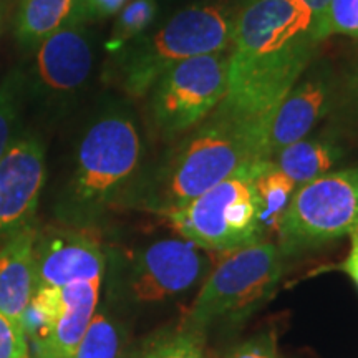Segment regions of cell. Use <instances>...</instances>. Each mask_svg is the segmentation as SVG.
<instances>
[{
    "mask_svg": "<svg viewBox=\"0 0 358 358\" xmlns=\"http://www.w3.org/2000/svg\"><path fill=\"white\" fill-rule=\"evenodd\" d=\"M261 161H272L267 155V133L216 108L166 156L148 204L164 216Z\"/></svg>",
    "mask_w": 358,
    "mask_h": 358,
    "instance_id": "1",
    "label": "cell"
},
{
    "mask_svg": "<svg viewBox=\"0 0 358 358\" xmlns=\"http://www.w3.org/2000/svg\"><path fill=\"white\" fill-rule=\"evenodd\" d=\"M141 161V138L133 116L110 108L90 124L75 168L58 196L55 214L66 226L93 227L131 181Z\"/></svg>",
    "mask_w": 358,
    "mask_h": 358,
    "instance_id": "2",
    "label": "cell"
},
{
    "mask_svg": "<svg viewBox=\"0 0 358 358\" xmlns=\"http://www.w3.org/2000/svg\"><path fill=\"white\" fill-rule=\"evenodd\" d=\"M236 12L221 3L182 8L151 35H141L115 57L116 77L133 98H145L163 73L192 57L231 50Z\"/></svg>",
    "mask_w": 358,
    "mask_h": 358,
    "instance_id": "3",
    "label": "cell"
},
{
    "mask_svg": "<svg viewBox=\"0 0 358 358\" xmlns=\"http://www.w3.org/2000/svg\"><path fill=\"white\" fill-rule=\"evenodd\" d=\"M282 259L268 241L221 252L181 325L204 335L219 322L245 319L274 294L284 274Z\"/></svg>",
    "mask_w": 358,
    "mask_h": 358,
    "instance_id": "4",
    "label": "cell"
},
{
    "mask_svg": "<svg viewBox=\"0 0 358 358\" xmlns=\"http://www.w3.org/2000/svg\"><path fill=\"white\" fill-rule=\"evenodd\" d=\"M268 163L241 169L164 216L182 239L213 252H229L264 241L266 222L254 179Z\"/></svg>",
    "mask_w": 358,
    "mask_h": 358,
    "instance_id": "5",
    "label": "cell"
},
{
    "mask_svg": "<svg viewBox=\"0 0 358 358\" xmlns=\"http://www.w3.org/2000/svg\"><path fill=\"white\" fill-rule=\"evenodd\" d=\"M358 226V166L330 171L294 191L277 221L284 257L322 248Z\"/></svg>",
    "mask_w": 358,
    "mask_h": 358,
    "instance_id": "6",
    "label": "cell"
},
{
    "mask_svg": "<svg viewBox=\"0 0 358 358\" xmlns=\"http://www.w3.org/2000/svg\"><path fill=\"white\" fill-rule=\"evenodd\" d=\"M319 45L312 34H307L280 50L257 55L229 52V87L216 108L257 124L267 133L282 100L315 60Z\"/></svg>",
    "mask_w": 358,
    "mask_h": 358,
    "instance_id": "7",
    "label": "cell"
},
{
    "mask_svg": "<svg viewBox=\"0 0 358 358\" xmlns=\"http://www.w3.org/2000/svg\"><path fill=\"white\" fill-rule=\"evenodd\" d=\"M229 53H211L161 75L146 96L151 122L164 138L186 134L216 110L229 87Z\"/></svg>",
    "mask_w": 358,
    "mask_h": 358,
    "instance_id": "8",
    "label": "cell"
},
{
    "mask_svg": "<svg viewBox=\"0 0 358 358\" xmlns=\"http://www.w3.org/2000/svg\"><path fill=\"white\" fill-rule=\"evenodd\" d=\"M219 254L186 239H163L138 250L127 284L138 302H161L186 292L208 277Z\"/></svg>",
    "mask_w": 358,
    "mask_h": 358,
    "instance_id": "9",
    "label": "cell"
},
{
    "mask_svg": "<svg viewBox=\"0 0 358 358\" xmlns=\"http://www.w3.org/2000/svg\"><path fill=\"white\" fill-rule=\"evenodd\" d=\"M35 290L73 282L101 280L106 259L92 227L62 226L37 231L34 244Z\"/></svg>",
    "mask_w": 358,
    "mask_h": 358,
    "instance_id": "10",
    "label": "cell"
},
{
    "mask_svg": "<svg viewBox=\"0 0 358 358\" xmlns=\"http://www.w3.org/2000/svg\"><path fill=\"white\" fill-rule=\"evenodd\" d=\"M45 179L42 141L35 134L17 136L0 158V239L32 224Z\"/></svg>",
    "mask_w": 358,
    "mask_h": 358,
    "instance_id": "11",
    "label": "cell"
},
{
    "mask_svg": "<svg viewBox=\"0 0 358 358\" xmlns=\"http://www.w3.org/2000/svg\"><path fill=\"white\" fill-rule=\"evenodd\" d=\"M93 69V45L85 24L69 22L37 47L32 92L64 100L87 83Z\"/></svg>",
    "mask_w": 358,
    "mask_h": 358,
    "instance_id": "12",
    "label": "cell"
},
{
    "mask_svg": "<svg viewBox=\"0 0 358 358\" xmlns=\"http://www.w3.org/2000/svg\"><path fill=\"white\" fill-rule=\"evenodd\" d=\"M335 87V70L327 60H313L306 73L285 95L267 129V155L306 138L322 118L329 116Z\"/></svg>",
    "mask_w": 358,
    "mask_h": 358,
    "instance_id": "13",
    "label": "cell"
},
{
    "mask_svg": "<svg viewBox=\"0 0 358 358\" xmlns=\"http://www.w3.org/2000/svg\"><path fill=\"white\" fill-rule=\"evenodd\" d=\"M101 280H83L60 287V312L50 332L34 343V358H71L82 342L100 301Z\"/></svg>",
    "mask_w": 358,
    "mask_h": 358,
    "instance_id": "14",
    "label": "cell"
},
{
    "mask_svg": "<svg viewBox=\"0 0 358 358\" xmlns=\"http://www.w3.org/2000/svg\"><path fill=\"white\" fill-rule=\"evenodd\" d=\"M34 224L7 237L0 248V313L22 325V317L35 292Z\"/></svg>",
    "mask_w": 358,
    "mask_h": 358,
    "instance_id": "15",
    "label": "cell"
},
{
    "mask_svg": "<svg viewBox=\"0 0 358 358\" xmlns=\"http://www.w3.org/2000/svg\"><path fill=\"white\" fill-rule=\"evenodd\" d=\"M342 148L329 134L315 138H302L292 145L282 148L272 161L295 186H302L312 179L332 171L342 159Z\"/></svg>",
    "mask_w": 358,
    "mask_h": 358,
    "instance_id": "16",
    "label": "cell"
},
{
    "mask_svg": "<svg viewBox=\"0 0 358 358\" xmlns=\"http://www.w3.org/2000/svg\"><path fill=\"white\" fill-rule=\"evenodd\" d=\"M77 0H19L15 37L24 48H37L45 38L69 24Z\"/></svg>",
    "mask_w": 358,
    "mask_h": 358,
    "instance_id": "17",
    "label": "cell"
},
{
    "mask_svg": "<svg viewBox=\"0 0 358 358\" xmlns=\"http://www.w3.org/2000/svg\"><path fill=\"white\" fill-rule=\"evenodd\" d=\"M124 332L106 310H98L71 358H122Z\"/></svg>",
    "mask_w": 358,
    "mask_h": 358,
    "instance_id": "18",
    "label": "cell"
},
{
    "mask_svg": "<svg viewBox=\"0 0 358 358\" xmlns=\"http://www.w3.org/2000/svg\"><path fill=\"white\" fill-rule=\"evenodd\" d=\"M329 116L338 131L358 133V53L338 73H335Z\"/></svg>",
    "mask_w": 358,
    "mask_h": 358,
    "instance_id": "19",
    "label": "cell"
},
{
    "mask_svg": "<svg viewBox=\"0 0 358 358\" xmlns=\"http://www.w3.org/2000/svg\"><path fill=\"white\" fill-rule=\"evenodd\" d=\"M156 13H158L156 0H129L118 12V19L115 22L108 42L105 43L106 52L110 55H116L128 43L141 37L153 25Z\"/></svg>",
    "mask_w": 358,
    "mask_h": 358,
    "instance_id": "20",
    "label": "cell"
},
{
    "mask_svg": "<svg viewBox=\"0 0 358 358\" xmlns=\"http://www.w3.org/2000/svg\"><path fill=\"white\" fill-rule=\"evenodd\" d=\"M254 186H256V194L259 203H261L264 222L271 221L277 226V221L287 208L290 198H292L294 191L297 186L289 176H285L279 168L275 166L274 161L267 164L261 173L254 179Z\"/></svg>",
    "mask_w": 358,
    "mask_h": 358,
    "instance_id": "21",
    "label": "cell"
},
{
    "mask_svg": "<svg viewBox=\"0 0 358 358\" xmlns=\"http://www.w3.org/2000/svg\"><path fill=\"white\" fill-rule=\"evenodd\" d=\"M27 93V77L20 69H13L0 83V158L17 140L20 106Z\"/></svg>",
    "mask_w": 358,
    "mask_h": 358,
    "instance_id": "22",
    "label": "cell"
},
{
    "mask_svg": "<svg viewBox=\"0 0 358 358\" xmlns=\"http://www.w3.org/2000/svg\"><path fill=\"white\" fill-rule=\"evenodd\" d=\"M134 358H206L203 335L181 325L176 332L151 340Z\"/></svg>",
    "mask_w": 358,
    "mask_h": 358,
    "instance_id": "23",
    "label": "cell"
},
{
    "mask_svg": "<svg viewBox=\"0 0 358 358\" xmlns=\"http://www.w3.org/2000/svg\"><path fill=\"white\" fill-rule=\"evenodd\" d=\"M312 34L317 43L332 35L358 38V0H330Z\"/></svg>",
    "mask_w": 358,
    "mask_h": 358,
    "instance_id": "24",
    "label": "cell"
},
{
    "mask_svg": "<svg viewBox=\"0 0 358 358\" xmlns=\"http://www.w3.org/2000/svg\"><path fill=\"white\" fill-rule=\"evenodd\" d=\"M129 0H77L70 22L87 24L93 20L108 19L116 15Z\"/></svg>",
    "mask_w": 358,
    "mask_h": 358,
    "instance_id": "25",
    "label": "cell"
},
{
    "mask_svg": "<svg viewBox=\"0 0 358 358\" xmlns=\"http://www.w3.org/2000/svg\"><path fill=\"white\" fill-rule=\"evenodd\" d=\"M27 355L29 345L22 325L0 313V358H24Z\"/></svg>",
    "mask_w": 358,
    "mask_h": 358,
    "instance_id": "26",
    "label": "cell"
},
{
    "mask_svg": "<svg viewBox=\"0 0 358 358\" xmlns=\"http://www.w3.org/2000/svg\"><path fill=\"white\" fill-rule=\"evenodd\" d=\"M229 358H282L277 348V337L274 332H264L257 337L245 340L231 353Z\"/></svg>",
    "mask_w": 358,
    "mask_h": 358,
    "instance_id": "27",
    "label": "cell"
},
{
    "mask_svg": "<svg viewBox=\"0 0 358 358\" xmlns=\"http://www.w3.org/2000/svg\"><path fill=\"white\" fill-rule=\"evenodd\" d=\"M348 236H350V250H348L347 257L337 266H334V268L345 272L358 289V226Z\"/></svg>",
    "mask_w": 358,
    "mask_h": 358,
    "instance_id": "28",
    "label": "cell"
},
{
    "mask_svg": "<svg viewBox=\"0 0 358 358\" xmlns=\"http://www.w3.org/2000/svg\"><path fill=\"white\" fill-rule=\"evenodd\" d=\"M303 2L307 3L308 8H310L312 13H313V25L319 22V19L322 17V13H324L325 7L329 6L330 0H303Z\"/></svg>",
    "mask_w": 358,
    "mask_h": 358,
    "instance_id": "29",
    "label": "cell"
},
{
    "mask_svg": "<svg viewBox=\"0 0 358 358\" xmlns=\"http://www.w3.org/2000/svg\"><path fill=\"white\" fill-rule=\"evenodd\" d=\"M252 2H256V0H232V8H234V12L237 13L241 8H244L245 6H249V3Z\"/></svg>",
    "mask_w": 358,
    "mask_h": 358,
    "instance_id": "30",
    "label": "cell"
},
{
    "mask_svg": "<svg viewBox=\"0 0 358 358\" xmlns=\"http://www.w3.org/2000/svg\"><path fill=\"white\" fill-rule=\"evenodd\" d=\"M0 27H2V3H0Z\"/></svg>",
    "mask_w": 358,
    "mask_h": 358,
    "instance_id": "31",
    "label": "cell"
},
{
    "mask_svg": "<svg viewBox=\"0 0 358 358\" xmlns=\"http://www.w3.org/2000/svg\"><path fill=\"white\" fill-rule=\"evenodd\" d=\"M24 358H29V355H27V357H24Z\"/></svg>",
    "mask_w": 358,
    "mask_h": 358,
    "instance_id": "32",
    "label": "cell"
}]
</instances>
